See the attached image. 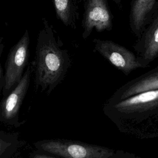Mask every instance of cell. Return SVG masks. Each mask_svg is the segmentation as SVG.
Segmentation results:
<instances>
[{"label": "cell", "mask_w": 158, "mask_h": 158, "mask_svg": "<svg viewBox=\"0 0 158 158\" xmlns=\"http://www.w3.org/2000/svg\"><path fill=\"white\" fill-rule=\"evenodd\" d=\"M34 158H56L51 156H48L46 155H41V154H36Z\"/></svg>", "instance_id": "cell-15"}, {"label": "cell", "mask_w": 158, "mask_h": 158, "mask_svg": "<svg viewBox=\"0 0 158 158\" xmlns=\"http://www.w3.org/2000/svg\"><path fill=\"white\" fill-rule=\"evenodd\" d=\"M33 68L30 64L27 67L14 89L4 100L1 109L3 116L6 118H12L17 114L28 88Z\"/></svg>", "instance_id": "cell-10"}, {"label": "cell", "mask_w": 158, "mask_h": 158, "mask_svg": "<svg viewBox=\"0 0 158 158\" xmlns=\"http://www.w3.org/2000/svg\"><path fill=\"white\" fill-rule=\"evenodd\" d=\"M30 37L28 30L10 49L6 62L3 93H8L23 76L29 57Z\"/></svg>", "instance_id": "cell-5"}, {"label": "cell", "mask_w": 158, "mask_h": 158, "mask_svg": "<svg viewBox=\"0 0 158 158\" xmlns=\"http://www.w3.org/2000/svg\"><path fill=\"white\" fill-rule=\"evenodd\" d=\"M110 1H112L115 4H116L119 7H120L122 6V0H110Z\"/></svg>", "instance_id": "cell-16"}, {"label": "cell", "mask_w": 158, "mask_h": 158, "mask_svg": "<svg viewBox=\"0 0 158 158\" xmlns=\"http://www.w3.org/2000/svg\"><path fill=\"white\" fill-rule=\"evenodd\" d=\"M83 39L88 38L94 30L98 32L112 30L114 16L107 0H83Z\"/></svg>", "instance_id": "cell-6"}, {"label": "cell", "mask_w": 158, "mask_h": 158, "mask_svg": "<svg viewBox=\"0 0 158 158\" xmlns=\"http://www.w3.org/2000/svg\"><path fill=\"white\" fill-rule=\"evenodd\" d=\"M158 0H131L129 26L131 33L138 38L149 22Z\"/></svg>", "instance_id": "cell-9"}, {"label": "cell", "mask_w": 158, "mask_h": 158, "mask_svg": "<svg viewBox=\"0 0 158 158\" xmlns=\"http://www.w3.org/2000/svg\"><path fill=\"white\" fill-rule=\"evenodd\" d=\"M156 89H158V66L122 85L106 101L117 102L140 93Z\"/></svg>", "instance_id": "cell-8"}, {"label": "cell", "mask_w": 158, "mask_h": 158, "mask_svg": "<svg viewBox=\"0 0 158 158\" xmlns=\"http://www.w3.org/2000/svg\"><path fill=\"white\" fill-rule=\"evenodd\" d=\"M104 115L122 133L138 139L158 138V89L117 102H106Z\"/></svg>", "instance_id": "cell-1"}, {"label": "cell", "mask_w": 158, "mask_h": 158, "mask_svg": "<svg viewBox=\"0 0 158 158\" xmlns=\"http://www.w3.org/2000/svg\"><path fill=\"white\" fill-rule=\"evenodd\" d=\"M4 48V44L3 43V38L1 37L0 38V60H1V57ZM1 82H2V71H1V64H0V86H1Z\"/></svg>", "instance_id": "cell-13"}, {"label": "cell", "mask_w": 158, "mask_h": 158, "mask_svg": "<svg viewBox=\"0 0 158 158\" xmlns=\"http://www.w3.org/2000/svg\"><path fill=\"white\" fill-rule=\"evenodd\" d=\"M44 151L62 158H111L115 150L102 146L73 140H51L43 143Z\"/></svg>", "instance_id": "cell-3"}, {"label": "cell", "mask_w": 158, "mask_h": 158, "mask_svg": "<svg viewBox=\"0 0 158 158\" xmlns=\"http://www.w3.org/2000/svg\"><path fill=\"white\" fill-rule=\"evenodd\" d=\"M93 43L94 51L125 75L149 66L132 51L113 41L94 38Z\"/></svg>", "instance_id": "cell-4"}, {"label": "cell", "mask_w": 158, "mask_h": 158, "mask_svg": "<svg viewBox=\"0 0 158 158\" xmlns=\"http://www.w3.org/2000/svg\"><path fill=\"white\" fill-rule=\"evenodd\" d=\"M133 49L136 54L148 65L158 57V2L149 22L137 38Z\"/></svg>", "instance_id": "cell-7"}, {"label": "cell", "mask_w": 158, "mask_h": 158, "mask_svg": "<svg viewBox=\"0 0 158 158\" xmlns=\"http://www.w3.org/2000/svg\"><path fill=\"white\" fill-rule=\"evenodd\" d=\"M8 146H9L8 143H6L2 139H0V156L5 151V150L7 149Z\"/></svg>", "instance_id": "cell-14"}, {"label": "cell", "mask_w": 158, "mask_h": 158, "mask_svg": "<svg viewBox=\"0 0 158 158\" xmlns=\"http://www.w3.org/2000/svg\"><path fill=\"white\" fill-rule=\"evenodd\" d=\"M111 158H143L135 154L121 149L115 150Z\"/></svg>", "instance_id": "cell-12"}, {"label": "cell", "mask_w": 158, "mask_h": 158, "mask_svg": "<svg viewBox=\"0 0 158 158\" xmlns=\"http://www.w3.org/2000/svg\"><path fill=\"white\" fill-rule=\"evenodd\" d=\"M56 17L65 26L75 29L78 19L77 0H51Z\"/></svg>", "instance_id": "cell-11"}, {"label": "cell", "mask_w": 158, "mask_h": 158, "mask_svg": "<svg viewBox=\"0 0 158 158\" xmlns=\"http://www.w3.org/2000/svg\"><path fill=\"white\" fill-rule=\"evenodd\" d=\"M56 37L55 30L46 18H42V27L36 39L35 56L31 65L35 81L42 91L49 93L65 78L72 60L67 49Z\"/></svg>", "instance_id": "cell-2"}]
</instances>
